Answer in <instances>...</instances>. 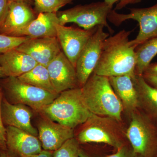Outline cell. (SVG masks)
I'll return each mask as SVG.
<instances>
[{"mask_svg":"<svg viewBox=\"0 0 157 157\" xmlns=\"http://www.w3.org/2000/svg\"><path fill=\"white\" fill-rule=\"evenodd\" d=\"M7 150L16 157H29L42 151L39 138L20 129L6 127Z\"/></svg>","mask_w":157,"mask_h":157,"instance_id":"cell-13","label":"cell"},{"mask_svg":"<svg viewBox=\"0 0 157 157\" xmlns=\"http://www.w3.org/2000/svg\"><path fill=\"white\" fill-rule=\"evenodd\" d=\"M115 94L121 101L124 111L130 113L138 109L137 92L132 78L128 75L108 77Z\"/></svg>","mask_w":157,"mask_h":157,"instance_id":"cell-20","label":"cell"},{"mask_svg":"<svg viewBox=\"0 0 157 157\" xmlns=\"http://www.w3.org/2000/svg\"><path fill=\"white\" fill-rule=\"evenodd\" d=\"M143 77L147 83L157 89V75L144 74Z\"/></svg>","mask_w":157,"mask_h":157,"instance_id":"cell-31","label":"cell"},{"mask_svg":"<svg viewBox=\"0 0 157 157\" xmlns=\"http://www.w3.org/2000/svg\"><path fill=\"white\" fill-rule=\"evenodd\" d=\"M47 68L52 86L57 94L67 90L80 87L76 68L63 51L49 63Z\"/></svg>","mask_w":157,"mask_h":157,"instance_id":"cell-11","label":"cell"},{"mask_svg":"<svg viewBox=\"0 0 157 157\" xmlns=\"http://www.w3.org/2000/svg\"><path fill=\"white\" fill-rule=\"evenodd\" d=\"M4 98L12 104H22L39 113L59 96L56 93L23 82L15 77H7L0 83Z\"/></svg>","mask_w":157,"mask_h":157,"instance_id":"cell-5","label":"cell"},{"mask_svg":"<svg viewBox=\"0 0 157 157\" xmlns=\"http://www.w3.org/2000/svg\"><path fill=\"white\" fill-rule=\"evenodd\" d=\"M141 0H104V2L109 6L113 7V5L117 3L114 10H121L129 5L137 4L141 2Z\"/></svg>","mask_w":157,"mask_h":157,"instance_id":"cell-28","label":"cell"},{"mask_svg":"<svg viewBox=\"0 0 157 157\" xmlns=\"http://www.w3.org/2000/svg\"><path fill=\"white\" fill-rule=\"evenodd\" d=\"M103 154L102 152H100L99 151L88 152L80 148L79 156L80 157H105L107 155Z\"/></svg>","mask_w":157,"mask_h":157,"instance_id":"cell-30","label":"cell"},{"mask_svg":"<svg viewBox=\"0 0 157 157\" xmlns=\"http://www.w3.org/2000/svg\"><path fill=\"white\" fill-rule=\"evenodd\" d=\"M36 18L33 11L26 1H9L7 14L0 26V34L14 37L18 31Z\"/></svg>","mask_w":157,"mask_h":157,"instance_id":"cell-12","label":"cell"},{"mask_svg":"<svg viewBox=\"0 0 157 157\" xmlns=\"http://www.w3.org/2000/svg\"><path fill=\"white\" fill-rule=\"evenodd\" d=\"M74 0H34L35 9L38 13H57L59 9Z\"/></svg>","mask_w":157,"mask_h":157,"instance_id":"cell-23","label":"cell"},{"mask_svg":"<svg viewBox=\"0 0 157 157\" xmlns=\"http://www.w3.org/2000/svg\"><path fill=\"white\" fill-rule=\"evenodd\" d=\"M30 39L27 36L13 37L0 34V54L17 48Z\"/></svg>","mask_w":157,"mask_h":157,"instance_id":"cell-25","label":"cell"},{"mask_svg":"<svg viewBox=\"0 0 157 157\" xmlns=\"http://www.w3.org/2000/svg\"><path fill=\"white\" fill-rule=\"evenodd\" d=\"M31 108L22 104H12L5 98L2 103V116L5 126L17 128L37 137L38 130L31 123Z\"/></svg>","mask_w":157,"mask_h":157,"instance_id":"cell-16","label":"cell"},{"mask_svg":"<svg viewBox=\"0 0 157 157\" xmlns=\"http://www.w3.org/2000/svg\"><path fill=\"white\" fill-rule=\"evenodd\" d=\"M4 77H6V76L4 75V73H3L2 72V68L1 67V66H0V79L4 78Z\"/></svg>","mask_w":157,"mask_h":157,"instance_id":"cell-35","label":"cell"},{"mask_svg":"<svg viewBox=\"0 0 157 157\" xmlns=\"http://www.w3.org/2000/svg\"><path fill=\"white\" fill-rule=\"evenodd\" d=\"M144 74L150 75H157V63L152 64L149 65ZM143 74V75H144Z\"/></svg>","mask_w":157,"mask_h":157,"instance_id":"cell-32","label":"cell"},{"mask_svg":"<svg viewBox=\"0 0 157 157\" xmlns=\"http://www.w3.org/2000/svg\"><path fill=\"white\" fill-rule=\"evenodd\" d=\"M131 32L122 30L104 40L93 73L107 77L123 75L135 77L137 45L129 40Z\"/></svg>","mask_w":157,"mask_h":157,"instance_id":"cell-1","label":"cell"},{"mask_svg":"<svg viewBox=\"0 0 157 157\" xmlns=\"http://www.w3.org/2000/svg\"><path fill=\"white\" fill-rule=\"evenodd\" d=\"M104 27L97 26L79 55L76 66V76L79 87H82L94 72L101 55L104 40L109 37L104 31Z\"/></svg>","mask_w":157,"mask_h":157,"instance_id":"cell-9","label":"cell"},{"mask_svg":"<svg viewBox=\"0 0 157 157\" xmlns=\"http://www.w3.org/2000/svg\"><path fill=\"white\" fill-rule=\"evenodd\" d=\"M128 14H120L114 9L109 12L107 17L108 21L119 26L128 20L136 21L139 24V31L135 39L131 40L137 45L149 39L157 37V3L146 8L129 9Z\"/></svg>","mask_w":157,"mask_h":157,"instance_id":"cell-8","label":"cell"},{"mask_svg":"<svg viewBox=\"0 0 157 157\" xmlns=\"http://www.w3.org/2000/svg\"><path fill=\"white\" fill-rule=\"evenodd\" d=\"M80 143L75 137L67 140L59 148L54 151L53 157H80Z\"/></svg>","mask_w":157,"mask_h":157,"instance_id":"cell-24","label":"cell"},{"mask_svg":"<svg viewBox=\"0 0 157 157\" xmlns=\"http://www.w3.org/2000/svg\"><path fill=\"white\" fill-rule=\"evenodd\" d=\"M29 157H53V156L50 151L43 150L38 154Z\"/></svg>","mask_w":157,"mask_h":157,"instance_id":"cell-33","label":"cell"},{"mask_svg":"<svg viewBox=\"0 0 157 157\" xmlns=\"http://www.w3.org/2000/svg\"><path fill=\"white\" fill-rule=\"evenodd\" d=\"M16 48L46 67L62 51L57 37L30 39Z\"/></svg>","mask_w":157,"mask_h":157,"instance_id":"cell-14","label":"cell"},{"mask_svg":"<svg viewBox=\"0 0 157 157\" xmlns=\"http://www.w3.org/2000/svg\"><path fill=\"white\" fill-rule=\"evenodd\" d=\"M81 88L85 103L92 113L121 121L123 107L108 77L93 73Z\"/></svg>","mask_w":157,"mask_h":157,"instance_id":"cell-3","label":"cell"},{"mask_svg":"<svg viewBox=\"0 0 157 157\" xmlns=\"http://www.w3.org/2000/svg\"><path fill=\"white\" fill-rule=\"evenodd\" d=\"M17 78L27 84L51 92L56 93L51 82L47 67L43 65L38 64L29 71Z\"/></svg>","mask_w":157,"mask_h":157,"instance_id":"cell-22","label":"cell"},{"mask_svg":"<svg viewBox=\"0 0 157 157\" xmlns=\"http://www.w3.org/2000/svg\"><path fill=\"white\" fill-rule=\"evenodd\" d=\"M57 24H59V20L56 13H39L37 17L18 31L14 37L27 36L31 39L56 37Z\"/></svg>","mask_w":157,"mask_h":157,"instance_id":"cell-18","label":"cell"},{"mask_svg":"<svg viewBox=\"0 0 157 157\" xmlns=\"http://www.w3.org/2000/svg\"><path fill=\"white\" fill-rule=\"evenodd\" d=\"M4 94L2 88L0 85V150H7L6 145V128L3 122L2 116V103Z\"/></svg>","mask_w":157,"mask_h":157,"instance_id":"cell-27","label":"cell"},{"mask_svg":"<svg viewBox=\"0 0 157 157\" xmlns=\"http://www.w3.org/2000/svg\"><path fill=\"white\" fill-rule=\"evenodd\" d=\"M0 157H16L8 150H0Z\"/></svg>","mask_w":157,"mask_h":157,"instance_id":"cell-34","label":"cell"},{"mask_svg":"<svg viewBox=\"0 0 157 157\" xmlns=\"http://www.w3.org/2000/svg\"><path fill=\"white\" fill-rule=\"evenodd\" d=\"M113 7L104 1L96 2L78 5L65 11H58L56 14L60 25L74 23L86 30L102 25L107 28L110 33H113L114 31L107 22V17Z\"/></svg>","mask_w":157,"mask_h":157,"instance_id":"cell-7","label":"cell"},{"mask_svg":"<svg viewBox=\"0 0 157 157\" xmlns=\"http://www.w3.org/2000/svg\"><path fill=\"white\" fill-rule=\"evenodd\" d=\"M38 136L44 150L55 151L74 137L73 129L45 117L38 124Z\"/></svg>","mask_w":157,"mask_h":157,"instance_id":"cell-15","label":"cell"},{"mask_svg":"<svg viewBox=\"0 0 157 157\" xmlns=\"http://www.w3.org/2000/svg\"><path fill=\"white\" fill-rule=\"evenodd\" d=\"M39 113L53 121L73 129L85 123L93 114L85 103L81 87L62 92Z\"/></svg>","mask_w":157,"mask_h":157,"instance_id":"cell-2","label":"cell"},{"mask_svg":"<svg viewBox=\"0 0 157 157\" xmlns=\"http://www.w3.org/2000/svg\"><path fill=\"white\" fill-rule=\"evenodd\" d=\"M118 123L113 118L93 114L84 124L76 139L80 144H104L115 151L129 143L121 132Z\"/></svg>","mask_w":157,"mask_h":157,"instance_id":"cell-4","label":"cell"},{"mask_svg":"<svg viewBox=\"0 0 157 157\" xmlns=\"http://www.w3.org/2000/svg\"><path fill=\"white\" fill-rule=\"evenodd\" d=\"M105 157H142L136 153L129 143L124 144L115 151V152L108 154Z\"/></svg>","mask_w":157,"mask_h":157,"instance_id":"cell-26","label":"cell"},{"mask_svg":"<svg viewBox=\"0 0 157 157\" xmlns=\"http://www.w3.org/2000/svg\"><path fill=\"white\" fill-rule=\"evenodd\" d=\"M138 100V109L157 126V89L145 81L143 76L132 78Z\"/></svg>","mask_w":157,"mask_h":157,"instance_id":"cell-19","label":"cell"},{"mask_svg":"<svg viewBox=\"0 0 157 157\" xmlns=\"http://www.w3.org/2000/svg\"><path fill=\"white\" fill-rule=\"evenodd\" d=\"M8 0H0V26L6 17L8 11Z\"/></svg>","mask_w":157,"mask_h":157,"instance_id":"cell-29","label":"cell"},{"mask_svg":"<svg viewBox=\"0 0 157 157\" xmlns=\"http://www.w3.org/2000/svg\"><path fill=\"white\" fill-rule=\"evenodd\" d=\"M38 64L32 57L16 48L0 54V66L6 77H19Z\"/></svg>","mask_w":157,"mask_h":157,"instance_id":"cell-17","label":"cell"},{"mask_svg":"<svg viewBox=\"0 0 157 157\" xmlns=\"http://www.w3.org/2000/svg\"><path fill=\"white\" fill-rule=\"evenodd\" d=\"M130 115L125 135L132 148L142 157H157V126L140 109Z\"/></svg>","mask_w":157,"mask_h":157,"instance_id":"cell-6","label":"cell"},{"mask_svg":"<svg viewBox=\"0 0 157 157\" xmlns=\"http://www.w3.org/2000/svg\"><path fill=\"white\" fill-rule=\"evenodd\" d=\"M9 1H17V0H8ZM25 1H26V0H25Z\"/></svg>","mask_w":157,"mask_h":157,"instance_id":"cell-36","label":"cell"},{"mask_svg":"<svg viewBox=\"0 0 157 157\" xmlns=\"http://www.w3.org/2000/svg\"><path fill=\"white\" fill-rule=\"evenodd\" d=\"M97 26L86 30L56 25V37L62 50L75 67L79 55Z\"/></svg>","mask_w":157,"mask_h":157,"instance_id":"cell-10","label":"cell"},{"mask_svg":"<svg viewBox=\"0 0 157 157\" xmlns=\"http://www.w3.org/2000/svg\"><path fill=\"white\" fill-rule=\"evenodd\" d=\"M136 56L135 74L143 76L157 54V37L147 40L135 48Z\"/></svg>","mask_w":157,"mask_h":157,"instance_id":"cell-21","label":"cell"}]
</instances>
